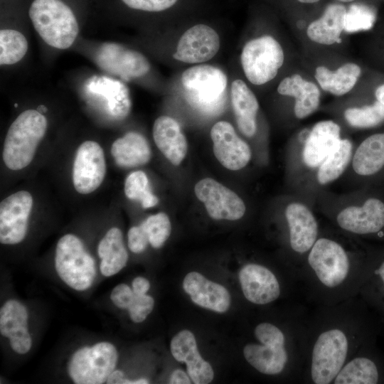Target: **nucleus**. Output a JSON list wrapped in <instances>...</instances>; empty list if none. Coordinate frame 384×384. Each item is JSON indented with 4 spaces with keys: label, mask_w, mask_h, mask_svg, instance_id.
Segmentation results:
<instances>
[{
    "label": "nucleus",
    "mask_w": 384,
    "mask_h": 384,
    "mask_svg": "<svg viewBox=\"0 0 384 384\" xmlns=\"http://www.w3.org/2000/svg\"><path fill=\"white\" fill-rule=\"evenodd\" d=\"M382 321L357 296L308 315L301 381L331 384L346 361L375 338Z\"/></svg>",
    "instance_id": "1"
},
{
    "label": "nucleus",
    "mask_w": 384,
    "mask_h": 384,
    "mask_svg": "<svg viewBox=\"0 0 384 384\" xmlns=\"http://www.w3.org/2000/svg\"><path fill=\"white\" fill-rule=\"evenodd\" d=\"M370 262L334 238L319 237L298 271L299 281L311 302L336 305L358 296Z\"/></svg>",
    "instance_id": "2"
},
{
    "label": "nucleus",
    "mask_w": 384,
    "mask_h": 384,
    "mask_svg": "<svg viewBox=\"0 0 384 384\" xmlns=\"http://www.w3.org/2000/svg\"><path fill=\"white\" fill-rule=\"evenodd\" d=\"M28 16L41 38L53 48L67 49L78 35L77 14L67 0H31Z\"/></svg>",
    "instance_id": "3"
},
{
    "label": "nucleus",
    "mask_w": 384,
    "mask_h": 384,
    "mask_svg": "<svg viewBox=\"0 0 384 384\" xmlns=\"http://www.w3.org/2000/svg\"><path fill=\"white\" fill-rule=\"evenodd\" d=\"M47 127L46 117L38 110H27L16 117L7 131L3 147V161L9 169L20 170L31 162Z\"/></svg>",
    "instance_id": "4"
},
{
    "label": "nucleus",
    "mask_w": 384,
    "mask_h": 384,
    "mask_svg": "<svg viewBox=\"0 0 384 384\" xmlns=\"http://www.w3.org/2000/svg\"><path fill=\"white\" fill-rule=\"evenodd\" d=\"M181 82L186 101L195 110L213 115L223 107L228 79L218 68L209 65L191 67L182 73Z\"/></svg>",
    "instance_id": "5"
},
{
    "label": "nucleus",
    "mask_w": 384,
    "mask_h": 384,
    "mask_svg": "<svg viewBox=\"0 0 384 384\" xmlns=\"http://www.w3.org/2000/svg\"><path fill=\"white\" fill-rule=\"evenodd\" d=\"M54 260L58 277L70 288L82 292L93 284L97 272L95 260L75 235L65 234L58 240Z\"/></svg>",
    "instance_id": "6"
},
{
    "label": "nucleus",
    "mask_w": 384,
    "mask_h": 384,
    "mask_svg": "<svg viewBox=\"0 0 384 384\" xmlns=\"http://www.w3.org/2000/svg\"><path fill=\"white\" fill-rule=\"evenodd\" d=\"M117 361L116 347L101 341L78 348L68 362L67 371L74 383L102 384L106 383Z\"/></svg>",
    "instance_id": "7"
},
{
    "label": "nucleus",
    "mask_w": 384,
    "mask_h": 384,
    "mask_svg": "<svg viewBox=\"0 0 384 384\" xmlns=\"http://www.w3.org/2000/svg\"><path fill=\"white\" fill-rule=\"evenodd\" d=\"M284 55L279 43L270 36L248 41L242 50L241 64L247 79L260 85L272 80L282 66Z\"/></svg>",
    "instance_id": "8"
},
{
    "label": "nucleus",
    "mask_w": 384,
    "mask_h": 384,
    "mask_svg": "<svg viewBox=\"0 0 384 384\" xmlns=\"http://www.w3.org/2000/svg\"><path fill=\"white\" fill-rule=\"evenodd\" d=\"M377 338L363 345L343 366L333 384L384 383V355Z\"/></svg>",
    "instance_id": "9"
},
{
    "label": "nucleus",
    "mask_w": 384,
    "mask_h": 384,
    "mask_svg": "<svg viewBox=\"0 0 384 384\" xmlns=\"http://www.w3.org/2000/svg\"><path fill=\"white\" fill-rule=\"evenodd\" d=\"M95 61L106 72L125 80L142 77L150 70V63L142 53L112 42L100 46Z\"/></svg>",
    "instance_id": "10"
},
{
    "label": "nucleus",
    "mask_w": 384,
    "mask_h": 384,
    "mask_svg": "<svg viewBox=\"0 0 384 384\" xmlns=\"http://www.w3.org/2000/svg\"><path fill=\"white\" fill-rule=\"evenodd\" d=\"M194 191L213 219L236 220L245 213L243 201L234 191L213 178L199 181Z\"/></svg>",
    "instance_id": "11"
},
{
    "label": "nucleus",
    "mask_w": 384,
    "mask_h": 384,
    "mask_svg": "<svg viewBox=\"0 0 384 384\" xmlns=\"http://www.w3.org/2000/svg\"><path fill=\"white\" fill-rule=\"evenodd\" d=\"M106 163L102 148L95 141H85L78 147L73 167V183L77 192L88 194L102 183Z\"/></svg>",
    "instance_id": "12"
},
{
    "label": "nucleus",
    "mask_w": 384,
    "mask_h": 384,
    "mask_svg": "<svg viewBox=\"0 0 384 384\" xmlns=\"http://www.w3.org/2000/svg\"><path fill=\"white\" fill-rule=\"evenodd\" d=\"M33 206L31 194L26 191L16 192L0 203V242L16 245L26 238Z\"/></svg>",
    "instance_id": "13"
},
{
    "label": "nucleus",
    "mask_w": 384,
    "mask_h": 384,
    "mask_svg": "<svg viewBox=\"0 0 384 384\" xmlns=\"http://www.w3.org/2000/svg\"><path fill=\"white\" fill-rule=\"evenodd\" d=\"M238 277L243 295L254 304L272 303L282 294V285L277 276L262 265L247 264L241 268Z\"/></svg>",
    "instance_id": "14"
},
{
    "label": "nucleus",
    "mask_w": 384,
    "mask_h": 384,
    "mask_svg": "<svg viewBox=\"0 0 384 384\" xmlns=\"http://www.w3.org/2000/svg\"><path fill=\"white\" fill-rule=\"evenodd\" d=\"M213 153L226 169L236 171L244 168L252 156L249 145L236 134L228 122L215 123L210 130Z\"/></svg>",
    "instance_id": "15"
},
{
    "label": "nucleus",
    "mask_w": 384,
    "mask_h": 384,
    "mask_svg": "<svg viewBox=\"0 0 384 384\" xmlns=\"http://www.w3.org/2000/svg\"><path fill=\"white\" fill-rule=\"evenodd\" d=\"M220 48L216 31L206 24H196L180 38L174 58L183 63H199L213 58Z\"/></svg>",
    "instance_id": "16"
},
{
    "label": "nucleus",
    "mask_w": 384,
    "mask_h": 384,
    "mask_svg": "<svg viewBox=\"0 0 384 384\" xmlns=\"http://www.w3.org/2000/svg\"><path fill=\"white\" fill-rule=\"evenodd\" d=\"M336 222L340 228L352 234L380 233L384 228V203L369 198L362 206L347 207L338 214Z\"/></svg>",
    "instance_id": "17"
},
{
    "label": "nucleus",
    "mask_w": 384,
    "mask_h": 384,
    "mask_svg": "<svg viewBox=\"0 0 384 384\" xmlns=\"http://www.w3.org/2000/svg\"><path fill=\"white\" fill-rule=\"evenodd\" d=\"M285 217L291 250L295 255L306 257L319 238V226L314 215L304 205L292 203L287 207Z\"/></svg>",
    "instance_id": "18"
},
{
    "label": "nucleus",
    "mask_w": 384,
    "mask_h": 384,
    "mask_svg": "<svg viewBox=\"0 0 384 384\" xmlns=\"http://www.w3.org/2000/svg\"><path fill=\"white\" fill-rule=\"evenodd\" d=\"M170 348L176 361L186 363L187 373L194 383L207 384L212 381L213 370L201 356L192 332L188 330L178 332L171 339Z\"/></svg>",
    "instance_id": "19"
},
{
    "label": "nucleus",
    "mask_w": 384,
    "mask_h": 384,
    "mask_svg": "<svg viewBox=\"0 0 384 384\" xmlns=\"http://www.w3.org/2000/svg\"><path fill=\"white\" fill-rule=\"evenodd\" d=\"M183 288L191 300L203 308L223 313L230 307L229 292L221 284L208 280L198 272L187 274L183 281Z\"/></svg>",
    "instance_id": "20"
},
{
    "label": "nucleus",
    "mask_w": 384,
    "mask_h": 384,
    "mask_svg": "<svg viewBox=\"0 0 384 384\" xmlns=\"http://www.w3.org/2000/svg\"><path fill=\"white\" fill-rule=\"evenodd\" d=\"M341 128L331 120L316 123L309 133L303 150V160L309 167L319 166L339 141Z\"/></svg>",
    "instance_id": "21"
},
{
    "label": "nucleus",
    "mask_w": 384,
    "mask_h": 384,
    "mask_svg": "<svg viewBox=\"0 0 384 384\" xmlns=\"http://www.w3.org/2000/svg\"><path fill=\"white\" fill-rule=\"evenodd\" d=\"M154 142L164 155L174 165L178 166L185 158L187 153V141L180 125L172 117L161 116L153 126Z\"/></svg>",
    "instance_id": "22"
},
{
    "label": "nucleus",
    "mask_w": 384,
    "mask_h": 384,
    "mask_svg": "<svg viewBox=\"0 0 384 384\" xmlns=\"http://www.w3.org/2000/svg\"><path fill=\"white\" fill-rule=\"evenodd\" d=\"M277 92L295 98L294 112L299 119L309 116L319 105L320 90L317 85L304 80L299 74L284 78L278 85Z\"/></svg>",
    "instance_id": "23"
},
{
    "label": "nucleus",
    "mask_w": 384,
    "mask_h": 384,
    "mask_svg": "<svg viewBox=\"0 0 384 384\" xmlns=\"http://www.w3.org/2000/svg\"><path fill=\"white\" fill-rule=\"evenodd\" d=\"M231 102L238 129L246 137H252L257 130L259 103L252 91L241 80L232 83Z\"/></svg>",
    "instance_id": "24"
},
{
    "label": "nucleus",
    "mask_w": 384,
    "mask_h": 384,
    "mask_svg": "<svg viewBox=\"0 0 384 384\" xmlns=\"http://www.w3.org/2000/svg\"><path fill=\"white\" fill-rule=\"evenodd\" d=\"M346 7L339 4L329 5L322 16L308 26L306 34L313 41L322 45H332L341 42V34L344 30Z\"/></svg>",
    "instance_id": "25"
},
{
    "label": "nucleus",
    "mask_w": 384,
    "mask_h": 384,
    "mask_svg": "<svg viewBox=\"0 0 384 384\" xmlns=\"http://www.w3.org/2000/svg\"><path fill=\"white\" fill-rule=\"evenodd\" d=\"M97 255L101 260L100 273L106 277L117 274L126 266L129 255L119 228L113 227L107 230L98 243Z\"/></svg>",
    "instance_id": "26"
},
{
    "label": "nucleus",
    "mask_w": 384,
    "mask_h": 384,
    "mask_svg": "<svg viewBox=\"0 0 384 384\" xmlns=\"http://www.w3.org/2000/svg\"><path fill=\"white\" fill-rule=\"evenodd\" d=\"M115 163L121 167H136L149 161L151 152L146 139L136 132H129L117 139L111 146Z\"/></svg>",
    "instance_id": "27"
},
{
    "label": "nucleus",
    "mask_w": 384,
    "mask_h": 384,
    "mask_svg": "<svg viewBox=\"0 0 384 384\" xmlns=\"http://www.w3.org/2000/svg\"><path fill=\"white\" fill-rule=\"evenodd\" d=\"M358 297L384 322V256L371 260Z\"/></svg>",
    "instance_id": "28"
},
{
    "label": "nucleus",
    "mask_w": 384,
    "mask_h": 384,
    "mask_svg": "<svg viewBox=\"0 0 384 384\" xmlns=\"http://www.w3.org/2000/svg\"><path fill=\"white\" fill-rule=\"evenodd\" d=\"M361 72V68L353 63H346L336 71L324 66H319L316 69L315 78L324 90L336 96H341L352 90Z\"/></svg>",
    "instance_id": "29"
},
{
    "label": "nucleus",
    "mask_w": 384,
    "mask_h": 384,
    "mask_svg": "<svg viewBox=\"0 0 384 384\" xmlns=\"http://www.w3.org/2000/svg\"><path fill=\"white\" fill-rule=\"evenodd\" d=\"M384 166V133L373 134L361 142L353 158V168L359 175L377 173Z\"/></svg>",
    "instance_id": "30"
},
{
    "label": "nucleus",
    "mask_w": 384,
    "mask_h": 384,
    "mask_svg": "<svg viewBox=\"0 0 384 384\" xmlns=\"http://www.w3.org/2000/svg\"><path fill=\"white\" fill-rule=\"evenodd\" d=\"M352 154V144L348 139H341L336 147L319 166L317 179L321 184H327L337 179L348 164Z\"/></svg>",
    "instance_id": "31"
},
{
    "label": "nucleus",
    "mask_w": 384,
    "mask_h": 384,
    "mask_svg": "<svg viewBox=\"0 0 384 384\" xmlns=\"http://www.w3.org/2000/svg\"><path fill=\"white\" fill-rule=\"evenodd\" d=\"M28 48L27 39L20 31L4 28L0 31V64L13 65L20 61Z\"/></svg>",
    "instance_id": "32"
},
{
    "label": "nucleus",
    "mask_w": 384,
    "mask_h": 384,
    "mask_svg": "<svg viewBox=\"0 0 384 384\" xmlns=\"http://www.w3.org/2000/svg\"><path fill=\"white\" fill-rule=\"evenodd\" d=\"M344 117L353 127H372L384 121V105L377 100L371 105L348 108Z\"/></svg>",
    "instance_id": "33"
},
{
    "label": "nucleus",
    "mask_w": 384,
    "mask_h": 384,
    "mask_svg": "<svg viewBox=\"0 0 384 384\" xmlns=\"http://www.w3.org/2000/svg\"><path fill=\"white\" fill-rule=\"evenodd\" d=\"M140 225L146 233L149 244L154 248L163 246L171 230L169 218L164 213L150 215Z\"/></svg>",
    "instance_id": "34"
},
{
    "label": "nucleus",
    "mask_w": 384,
    "mask_h": 384,
    "mask_svg": "<svg viewBox=\"0 0 384 384\" xmlns=\"http://www.w3.org/2000/svg\"><path fill=\"white\" fill-rule=\"evenodd\" d=\"M376 18L375 11L363 4H353L346 10L344 31L354 33L370 29Z\"/></svg>",
    "instance_id": "35"
},
{
    "label": "nucleus",
    "mask_w": 384,
    "mask_h": 384,
    "mask_svg": "<svg viewBox=\"0 0 384 384\" xmlns=\"http://www.w3.org/2000/svg\"><path fill=\"white\" fill-rule=\"evenodd\" d=\"M117 1V0H116ZM181 0H117L124 9L144 14H161L176 6Z\"/></svg>",
    "instance_id": "36"
},
{
    "label": "nucleus",
    "mask_w": 384,
    "mask_h": 384,
    "mask_svg": "<svg viewBox=\"0 0 384 384\" xmlns=\"http://www.w3.org/2000/svg\"><path fill=\"white\" fill-rule=\"evenodd\" d=\"M124 189L129 199L141 201V202L151 193L148 178L142 171H136L128 175L124 182Z\"/></svg>",
    "instance_id": "37"
},
{
    "label": "nucleus",
    "mask_w": 384,
    "mask_h": 384,
    "mask_svg": "<svg viewBox=\"0 0 384 384\" xmlns=\"http://www.w3.org/2000/svg\"><path fill=\"white\" fill-rule=\"evenodd\" d=\"M154 306V300L149 295L135 294L134 300L127 309L130 319L134 323L144 321L147 316L151 312Z\"/></svg>",
    "instance_id": "38"
},
{
    "label": "nucleus",
    "mask_w": 384,
    "mask_h": 384,
    "mask_svg": "<svg viewBox=\"0 0 384 384\" xmlns=\"http://www.w3.org/2000/svg\"><path fill=\"white\" fill-rule=\"evenodd\" d=\"M135 297L132 289L124 283L115 286L110 294V299L113 304L121 309H128L132 304Z\"/></svg>",
    "instance_id": "39"
},
{
    "label": "nucleus",
    "mask_w": 384,
    "mask_h": 384,
    "mask_svg": "<svg viewBox=\"0 0 384 384\" xmlns=\"http://www.w3.org/2000/svg\"><path fill=\"white\" fill-rule=\"evenodd\" d=\"M128 247L134 253L144 251L148 245L149 239L141 225L132 227L127 233Z\"/></svg>",
    "instance_id": "40"
},
{
    "label": "nucleus",
    "mask_w": 384,
    "mask_h": 384,
    "mask_svg": "<svg viewBox=\"0 0 384 384\" xmlns=\"http://www.w3.org/2000/svg\"><path fill=\"white\" fill-rule=\"evenodd\" d=\"M9 345L12 350L18 354H26L32 346V338L28 329H25L18 334L9 338Z\"/></svg>",
    "instance_id": "41"
},
{
    "label": "nucleus",
    "mask_w": 384,
    "mask_h": 384,
    "mask_svg": "<svg viewBox=\"0 0 384 384\" xmlns=\"http://www.w3.org/2000/svg\"><path fill=\"white\" fill-rule=\"evenodd\" d=\"M149 288V281L143 277H137L132 282V289L137 295L146 294Z\"/></svg>",
    "instance_id": "42"
},
{
    "label": "nucleus",
    "mask_w": 384,
    "mask_h": 384,
    "mask_svg": "<svg viewBox=\"0 0 384 384\" xmlns=\"http://www.w3.org/2000/svg\"><path fill=\"white\" fill-rule=\"evenodd\" d=\"M169 383L176 384V383H183L189 384L191 383V380L188 375L180 369H176L174 370L171 375Z\"/></svg>",
    "instance_id": "43"
},
{
    "label": "nucleus",
    "mask_w": 384,
    "mask_h": 384,
    "mask_svg": "<svg viewBox=\"0 0 384 384\" xmlns=\"http://www.w3.org/2000/svg\"><path fill=\"white\" fill-rule=\"evenodd\" d=\"M125 378L124 373L120 370H114L107 378L106 383L107 384H122Z\"/></svg>",
    "instance_id": "44"
},
{
    "label": "nucleus",
    "mask_w": 384,
    "mask_h": 384,
    "mask_svg": "<svg viewBox=\"0 0 384 384\" xmlns=\"http://www.w3.org/2000/svg\"><path fill=\"white\" fill-rule=\"evenodd\" d=\"M375 95L377 100L384 105V84L376 89Z\"/></svg>",
    "instance_id": "45"
},
{
    "label": "nucleus",
    "mask_w": 384,
    "mask_h": 384,
    "mask_svg": "<svg viewBox=\"0 0 384 384\" xmlns=\"http://www.w3.org/2000/svg\"><path fill=\"white\" fill-rule=\"evenodd\" d=\"M149 383V380L146 378L129 380L125 378L122 382V384H147Z\"/></svg>",
    "instance_id": "46"
},
{
    "label": "nucleus",
    "mask_w": 384,
    "mask_h": 384,
    "mask_svg": "<svg viewBox=\"0 0 384 384\" xmlns=\"http://www.w3.org/2000/svg\"><path fill=\"white\" fill-rule=\"evenodd\" d=\"M297 1H299L301 3H304V4H312V3L318 2L320 0H297Z\"/></svg>",
    "instance_id": "47"
},
{
    "label": "nucleus",
    "mask_w": 384,
    "mask_h": 384,
    "mask_svg": "<svg viewBox=\"0 0 384 384\" xmlns=\"http://www.w3.org/2000/svg\"><path fill=\"white\" fill-rule=\"evenodd\" d=\"M337 1H339L341 2H351V1H353L354 0H337Z\"/></svg>",
    "instance_id": "48"
}]
</instances>
